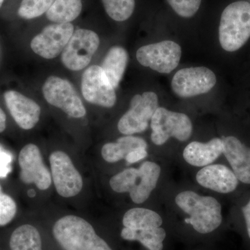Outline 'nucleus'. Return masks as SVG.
Segmentation results:
<instances>
[{
    "instance_id": "nucleus-23",
    "label": "nucleus",
    "mask_w": 250,
    "mask_h": 250,
    "mask_svg": "<svg viewBox=\"0 0 250 250\" xmlns=\"http://www.w3.org/2000/svg\"><path fill=\"white\" fill-rule=\"evenodd\" d=\"M11 250H42L40 233L30 225H24L15 229L10 238Z\"/></svg>"
},
{
    "instance_id": "nucleus-32",
    "label": "nucleus",
    "mask_w": 250,
    "mask_h": 250,
    "mask_svg": "<svg viewBox=\"0 0 250 250\" xmlns=\"http://www.w3.org/2000/svg\"><path fill=\"white\" fill-rule=\"evenodd\" d=\"M6 116L4 112L0 108V133L3 132L6 129Z\"/></svg>"
},
{
    "instance_id": "nucleus-31",
    "label": "nucleus",
    "mask_w": 250,
    "mask_h": 250,
    "mask_svg": "<svg viewBox=\"0 0 250 250\" xmlns=\"http://www.w3.org/2000/svg\"><path fill=\"white\" fill-rule=\"evenodd\" d=\"M242 210L246 220L247 230H248V236L250 239V200L248 203L242 208Z\"/></svg>"
},
{
    "instance_id": "nucleus-14",
    "label": "nucleus",
    "mask_w": 250,
    "mask_h": 250,
    "mask_svg": "<svg viewBox=\"0 0 250 250\" xmlns=\"http://www.w3.org/2000/svg\"><path fill=\"white\" fill-rule=\"evenodd\" d=\"M20 177L24 184H34L41 190L48 189L52 184V174L44 164L39 148L28 144L21 149L19 158Z\"/></svg>"
},
{
    "instance_id": "nucleus-13",
    "label": "nucleus",
    "mask_w": 250,
    "mask_h": 250,
    "mask_svg": "<svg viewBox=\"0 0 250 250\" xmlns=\"http://www.w3.org/2000/svg\"><path fill=\"white\" fill-rule=\"evenodd\" d=\"M73 33L71 23L50 24L32 39L31 49L42 58H56L62 53Z\"/></svg>"
},
{
    "instance_id": "nucleus-15",
    "label": "nucleus",
    "mask_w": 250,
    "mask_h": 250,
    "mask_svg": "<svg viewBox=\"0 0 250 250\" xmlns=\"http://www.w3.org/2000/svg\"><path fill=\"white\" fill-rule=\"evenodd\" d=\"M8 109L20 127L24 130L34 128L40 119V106L34 100L15 90L4 94Z\"/></svg>"
},
{
    "instance_id": "nucleus-7",
    "label": "nucleus",
    "mask_w": 250,
    "mask_h": 250,
    "mask_svg": "<svg viewBox=\"0 0 250 250\" xmlns=\"http://www.w3.org/2000/svg\"><path fill=\"white\" fill-rule=\"evenodd\" d=\"M100 42L98 34L93 31L80 29L74 31L62 52V64L72 71L83 70L90 63Z\"/></svg>"
},
{
    "instance_id": "nucleus-2",
    "label": "nucleus",
    "mask_w": 250,
    "mask_h": 250,
    "mask_svg": "<svg viewBox=\"0 0 250 250\" xmlns=\"http://www.w3.org/2000/svg\"><path fill=\"white\" fill-rule=\"evenodd\" d=\"M53 234L64 250H112L89 223L76 215H66L57 220Z\"/></svg>"
},
{
    "instance_id": "nucleus-30",
    "label": "nucleus",
    "mask_w": 250,
    "mask_h": 250,
    "mask_svg": "<svg viewBox=\"0 0 250 250\" xmlns=\"http://www.w3.org/2000/svg\"><path fill=\"white\" fill-rule=\"evenodd\" d=\"M147 152L146 149L141 148V149H137L133 152H130L128 155L125 157V160L127 161L129 164H135L138 161L142 160L145 158L147 157Z\"/></svg>"
},
{
    "instance_id": "nucleus-22",
    "label": "nucleus",
    "mask_w": 250,
    "mask_h": 250,
    "mask_svg": "<svg viewBox=\"0 0 250 250\" xmlns=\"http://www.w3.org/2000/svg\"><path fill=\"white\" fill-rule=\"evenodd\" d=\"M121 236L126 241H139L149 250H163V242L165 240L166 232L161 227L140 231L124 228L122 230Z\"/></svg>"
},
{
    "instance_id": "nucleus-24",
    "label": "nucleus",
    "mask_w": 250,
    "mask_h": 250,
    "mask_svg": "<svg viewBox=\"0 0 250 250\" xmlns=\"http://www.w3.org/2000/svg\"><path fill=\"white\" fill-rule=\"evenodd\" d=\"M82 10V0H55L46 16L55 23H70L80 16Z\"/></svg>"
},
{
    "instance_id": "nucleus-25",
    "label": "nucleus",
    "mask_w": 250,
    "mask_h": 250,
    "mask_svg": "<svg viewBox=\"0 0 250 250\" xmlns=\"http://www.w3.org/2000/svg\"><path fill=\"white\" fill-rule=\"evenodd\" d=\"M108 16L118 22L126 21L133 14L135 0H103Z\"/></svg>"
},
{
    "instance_id": "nucleus-26",
    "label": "nucleus",
    "mask_w": 250,
    "mask_h": 250,
    "mask_svg": "<svg viewBox=\"0 0 250 250\" xmlns=\"http://www.w3.org/2000/svg\"><path fill=\"white\" fill-rule=\"evenodd\" d=\"M55 0H22L18 9L20 17L30 20L47 12Z\"/></svg>"
},
{
    "instance_id": "nucleus-20",
    "label": "nucleus",
    "mask_w": 250,
    "mask_h": 250,
    "mask_svg": "<svg viewBox=\"0 0 250 250\" xmlns=\"http://www.w3.org/2000/svg\"><path fill=\"white\" fill-rule=\"evenodd\" d=\"M147 147L144 139L132 135L120 138L116 143H108L102 148V156L106 162L116 163L125 159L128 154L137 149Z\"/></svg>"
},
{
    "instance_id": "nucleus-28",
    "label": "nucleus",
    "mask_w": 250,
    "mask_h": 250,
    "mask_svg": "<svg viewBox=\"0 0 250 250\" xmlns=\"http://www.w3.org/2000/svg\"><path fill=\"white\" fill-rule=\"evenodd\" d=\"M17 211V206L14 200L6 194L0 195V226L9 224Z\"/></svg>"
},
{
    "instance_id": "nucleus-12",
    "label": "nucleus",
    "mask_w": 250,
    "mask_h": 250,
    "mask_svg": "<svg viewBox=\"0 0 250 250\" xmlns=\"http://www.w3.org/2000/svg\"><path fill=\"white\" fill-rule=\"evenodd\" d=\"M82 92L85 100L93 104L111 108L116 103L115 88L98 65H92L83 72Z\"/></svg>"
},
{
    "instance_id": "nucleus-27",
    "label": "nucleus",
    "mask_w": 250,
    "mask_h": 250,
    "mask_svg": "<svg viewBox=\"0 0 250 250\" xmlns=\"http://www.w3.org/2000/svg\"><path fill=\"white\" fill-rule=\"evenodd\" d=\"M176 14L182 18H191L196 14L202 0H167Z\"/></svg>"
},
{
    "instance_id": "nucleus-11",
    "label": "nucleus",
    "mask_w": 250,
    "mask_h": 250,
    "mask_svg": "<svg viewBox=\"0 0 250 250\" xmlns=\"http://www.w3.org/2000/svg\"><path fill=\"white\" fill-rule=\"evenodd\" d=\"M49 161L52 179L59 195L66 198L78 195L83 188V180L70 156L56 151L51 154Z\"/></svg>"
},
{
    "instance_id": "nucleus-1",
    "label": "nucleus",
    "mask_w": 250,
    "mask_h": 250,
    "mask_svg": "<svg viewBox=\"0 0 250 250\" xmlns=\"http://www.w3.org/2000/svg\"><path fill=\"white\" fill-rule=\"evenodd\" d=\"M175 203L190 216L186 222L190 224L198 233L205 234L212 232L223 221L222 206L214 197L185 190L177 194Z\"/></svg>"
},
{
    "instance_id": "nucleus-33",
    "label": "nucleus",
    "mask_w": 250,
    "mask_h": 250,
    "mask_svg": "<svg viewBox=\"0 0 250 250\" xmlns=\"http://www.w3.org/2000/svg\"><path fill=\"white\" fill-rule=\"evenodd\" d=\"M4 0H0V8L2 6L3 3H4Z\"/></svg>"
},
{
    "instance_id": "nucleus-16",
    "label": "nucleus",
    "mask_w": 250,
    "mask_h": 250,
    "mask_svg": "<svg viewBox=\"0 0 250 250\" xmlns=\"http://www.w3.org/2000/svg\"><path fill=\"white\" fill-rule=\"evenodd\" d=\"M196 181L202 187L219 193L234 191L238 185V179L233 171L222 164L202 167L196 174Z\"/></svg>"
},
{
    "instance_id": "nucleus-21",
    "label": "nucleus",
    "mask_w": 250,
    "mask_h": 250,
    "mask_svg": "<svg viewBox=\"0 0 250 250\" xmlns=\"http://www.w3.org/2000/svg\"><path fill=\"white\" fill-rule=\"evenodd\" d=\"M123 226L134 231L160 228L163 220L154 210L145 208H133L125 213Z\"/></svg>"
},
{
    "instance_id": "nucleus-19",
    "label": "nucleus",
    "mask_w": 250,
    "mask_h": 250,
    "mask_svg": "<svg viewBox=\"0 0 250 250\" xmlns=\"http://www.w3.org/2000/svg\"><path fill=\"white\" fill-rule=\"evenodd\" d=\"M128 53L121 46H113L106 54L102 64V69L108 82L116 89L118 88L126 70Z\"/></svg>"
},
{
    "instance_id": "nucleus-6",
    "label": "nucleus",
    "mask_w": 250,
    "mask_h": 250,
    "mask_svg": "<svg viewBox=\"0 0 250 250\" xmlns=\"http://www.w3.org/2000/svg\"><path fill=\"white\" fill-rule=\"evenodd\" d=\"M159 108V99L154 92H145L131 99L130 108L118 123L120 132L125 135L139 134L146 131L153 115Z\"/></svg>"
},
{
    "instance_id": "nucleus-3",
    "label": "nucleus",
    "mask_w": 250,
    "mask_h": 250,
    "mask_svg": "<svg viewBox=\"0 0 250 250\" xmlns=\"http://www.w3.org/2000/svg\"><path fill=\"white\" fill-rule=\"evenodd\" d=\"M161 172L160 166L146 161L139 168L129 167L112 177L110 187L118 193L129 192L132 202L140 205L146 202L155 189Z\"/></svg>"
},
{
    "instance_id": "nucleus-17",
    "label": "nucleus",
    "mask_w": 250,
    "mask_h": 250,
    "mask_svg": "<svg viewBox=\"0 0 250 250\" xmlns=\"http://www.w3.org/2000/svg\"><path fill=\"white\" fill-rule=\"evenodd\" d=\"M223 154L242 183L250 184V147L234 136L223 139Z\"/></svg>"
},
{
    "instance_id": "nucleus-5",
    "label": "nucleus",
    "mask_w": 250,
    "mask_h": 250,
    "mask_svg": "<svg viewBox=\"0 0 250 250\" xmlns=\"http://www.w3.org/2000/svg\"><path fill=\"white\" fill-rule=\"evenodd\" d=\"M151 139L156 146L165 144L170 138L184 142L190 139L192 124L187 115L159 107L153 115L150 123Z\"/></svg>"
},
{
    "instance_id": "nucleus-34",
    "label": "nucleus",
    "mask_w": 250,
    "mask_h": 250,
    "mask_svg": "<svg viewBox=\"0 0 250 250\" xmlns=\"http://www.w3.org/2000/svg\"><path fill=\"white\" fill-rule=\"evenodd\" d=\"M1 194H2V190H1V186H0V195H1Z\"/></svg>"
},
{
    "instance_id": "nucleus-29",
    "label": "nucleus",
    "mask_w": 250,
    "mask_h": 250,
    "mask_svg": "<svg viewBox=\"0 0 250 250\" xmlns=\"http://www.w3.org/2000/svg\"><path fill=\"white\" fill-rule=\"evenodd\" d=\"M12 161V156L0 147V177L4 178L11 171L10 164Z\"/></svg>"
},
{
    "instance_id": "nucleus-8",
    "label": "nucleus",
    "mask_w": 250,
    "mask_h": 250,
    "mask_svg": "<svg viewBox=\"0 0 250 250\" xmlns=\"http://www.w3.org/2000/svg\"><path fill=\"white\" fill-rule=\"evenodd\" d=\"M42 93L49 104L60 108L67 116L81 118L86 114L82 100L68 81L58 77H49L42 86Z\"/></svg>"
},
{
    "instance_id": "nucleus-4",
    "label": "nucleus",
    "mask_w": 250,
    "mask_h": 250,
    "mask_svg": "<svg viewBox=\"0 0 250 250\" xmlns=\"http://www.w3.org/2000/svg\"><path fill=\"white\" fill-rule=\"evenodd\" d=\"M250 38V3L238 1L228 5L220 19L219 41L223 49L235 52Z\"/></svg>"
},
{
    "instance_id": "nucleus-9",
    "label": "nucleus",
    "mask_w": 250,
    "mask_h": 250,
    "mask_svg": "<svg viewBox=\"0 0 250 250\" xmlns=\"http://www.w3.org/2000/svg\"><path fill=\"white\" fill-rule=\"evenodd\" d=\"M182 48L177 42L164 41L143 46L136 52L138 62L159 73L168 74L178 66Z\"/></svg>"
},
{
    "instance_id": "nucleus-18",
    "label": "nucleus",
    "mask_w": 250,
    "mask_h": 250,
    "mask_svg": "<svg viewBox=\"0 0 250 250\" xmlns=\"http://www.w3.org/2000/svg\"><path fill=\"white\" fill-rule=\"evenodd\" d=\"M223 154V139L215 138L207 143L193 141L184 148L183 157L188 164L195 167L210 165Z\"/></svg>"
},
{
    "instance_id": "nucleus-10",
    "label": "nucleus",
    "mask_w": 250,
    "mask_h": 250,
    "mask_svg": "<svg viewBox=\"0 0 250 250\" xmlns=\"http://www.w3.org/2000/svg\"><path fill=\"white\" fill-rule=\"evenodd\" d=\"M216 82L215 74L207 67H187L176 72L171 87L177 96L192 98L208 93Z\"/></svg>"
}]
</instances>
